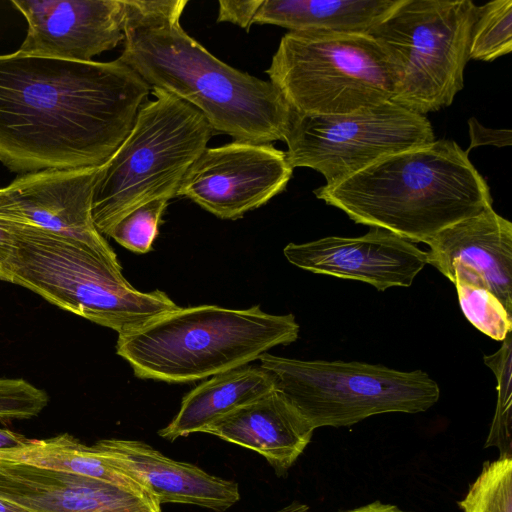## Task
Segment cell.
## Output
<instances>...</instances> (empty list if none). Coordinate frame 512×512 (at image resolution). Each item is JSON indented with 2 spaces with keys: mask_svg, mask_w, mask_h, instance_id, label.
<instances>
[{
  "mask_svg": "<svg viewBox=\"0 0 512 512\" xmlns=\"http://www.w3.org/2000/svg\"><path fill=\"white\" fill-rule=\"evenodd\" d=\"M100 167L43 170L19 175L0 188V216L79 241L121 266L91 214Z\"/></svg>",
  "mask_w": 512,
  "mask_h": 512,
  "instance_id": "cell-12",
  "label": "cell"
},
{
  "mask_svg": "<svg viewBox=\"0 0 512 512\" xmlns=\"http://www.w3.org/2000/svg\"><path fill=\"white\" fill-rule=\"evenodd\" d=\"M355 223L388 230L412 243L492 207L490 187L455 142L384 157L332 185L314 190Z\"/></svg>",
  "mask_w": 512,
  "mask_h": 512,
  "instance_id": "cell-3",
  "label": "cell"
},
{
  "mask_svg": "<svg viewBox=\"0 0 512 512\" xmlns=\"http://www.w3.org/2000/svg\"><path fill=\"white\" fill-rule=\"evenodd\" d=\"M478 6L470 0H402L370 33L392 58V102L425 115L452 104L464 70Z\"/></svg>",
  "mask_w": 512,
  "mask_h": 512,
  "instance_id": "cell-9",
  "label": "cell"
},
{
  "mask_svg": "<svg viewBox=\"0 0 512 512\" xmlns=\"http://www.w3.org/2000/svg\"><path fill=\"white\" fill-rule=\"evenodd\" d=\"M434 140L425 115L388 101L341 115L292 111L285 153L293 169L311 168L332 185L384 157Z\"/></svg>",
  "mask_w": 512,
  "mask_h": 512,
  "instance_id": "cell-10",
  "label": "cell"
},
{
  "mask_svg": "<svg viewBox=\"0 0 512 512\" xmlns=\"http://www.w3.org/2000/svg\"><path fill=\"white\" fill-rule=\"evenodd\" d=\"M402 0H263L253 24L290 31L369 34Z\"/></svg>",
  "mask_w": 512,
  "mask_h": 512,
  "instance_id": "cell-20",
  "label": "cell"
},
{
  "mask_svg": "<svg viewBox=\"0 0 512 512\" xmlns=\"http://www.w3.org/2000/svg\"><path fill=\"white\" fill-rule=\"evenodd\" d=\"M293 174L272 144L233 141L206 148L183 176V196L218 218L236 220L285 190Z\"/></svg>",
  "mask_w": 512,
  "mask_h": 512,
  "instance_id": "cell-11",
  "label": "cell"
},
{
  "mask_svg": "<svg viewBox=\"0 0 512 512\" xmlns=\"http://www.w3.org/2000/svg\"><path fill=\"white\" fill-rule=\"evenodd\" d=\"M512 50V0H495L478 6L472 27L468 58L493 61Z\"/></svg>",
  "mask_w": 512,
  "mask_h": 512,
  "instance_id": "cell-21",
  "label": "cell"
},
{
  "mask_svg": "<svg viewBox=\"0 0 512 512\" xmlns=\"http://www.w3.org/2000/svg\"><path fill=\"white\" fill-rule=\"evenodd\" d=\"M150 89L119 59L0 54V162L20 175L100 167Z\"/></svg>",
  "mask_w": 512,
  "mask_h": 512,
  "instance_id": "cell-1",
  "label": "cell"
},
{
  "mask_svg": "<svg viewBox=\"0 0 512 512\" xmlns=\"http://www.w3.org/2000/svg\"><path fill=\"white\" fill-rule=\"evenodd\" d=\"M20 221L0 216V274L4 281V272L12 252L14 230Z\"/></svg>",
  "mask_w": 512,
  "mask_h": 512,
  "instance_id": "cell-29",
  "label": "cell"
},
{
  "mask_svg": "<svg viewBox=\"0 0 512 512\" xmlns=\"http://www.w3.org/2000/svg\"><path fill=\"white\" fill-rule=\"evenodd\" d=\"M0 281H2V277H1V274H0Z\"/></svg>",
  "mask_w": 512,
  "mask_h": 512,
  "instance_id": "cell-33",
  "label": "cell"
},
{
  "mask_svg": "<svg viewBox=\"0 0 512 512\" xmlns=\"http://www.w3.org/2000/svg\"><path fill=\"white\" fill-rule=\"evenodd\" d=\"M470 145L465 150L469 151L475 147L483 145H493L497 147L510 146L512 135L510 129H492L486 128L480 124L475 117L468 120Z\"/></svg>",
  "mask_w": 512,
  "mask_h": 512,
  "instance_id": "cell-28",
  "label": "cell"
},
{
  "mask_svg": "<svg viewBox=\"0 0 512 512\" xmlns=\"http://www.w3.org/2000/svg\"><path fill=\"white\" fill-rule=\"evenodd\" d=\"M142 104L133 127L101 166L91 214L101 235L126 213L158 197H176L191 164L207 148L214 131L193 106L161 89Z\"/></svg>",
  "mask_w": 512,
  "mask_h": 512,
  "instance_id": "cell-6",
  "label": "cell"
},
{
  "mask_svg": "<svg viewBox=\"0 0 512 512\" xmlns=\"http://www.w3.org/2000/svg\"><path fill=\"white\" fill-rule=\"evenodd\" d=\"M315 430L276 389L208 425L202 432L253 450L284 474Z\"/></svg>",
  "mask_w": 512,
  "mask_h": 512,
  "instance_id": "cell-18",
  "label": "cell"
},
{
  "mask_svg": "<svg viewBox=\"0 0 512 512\" xmlns=\"http://www.w3.org/2000/svg\"><path fill=\"white\" fill-rule=\"evenodd\" d=\"M49 402L47 393L23 379L0 378V420L30 419Z\"/></svg>",
  "mask_w": 512,
  "mask_h": 512,
  "instance_id": "cell-26",
  "label": "cell"
},
{
  "mask_svg": "<svg viewBox=\"0 0 512 512\" xmlns=\"http://www.w3.org/2000/svg\"><path fill=\"white\" fill-rule=\"evenodd\" d=\"M170 199L162 196L134 208L110 228L107 236L134 253L150 252Z\"/></svg>",
  "mask_w": 512,
  "mask_h": 512,
  "instance_id": "cell-25",
  "label": "cell"
},
{
  "mask_svg": "<svg viewBox=\"0 0 512 512\" xmlns=\"http://www.w3.org/2000/svg\"><path fill=\"white\" fill-rule=\"evenodd\" d=\"M0 512H29L28 510L15 505L9 501L0 499Z\"/></svg>",
  "mask_w": 512,
  "mask_h": 512,
  "instance_id": "cell-32",
  "label": "cell"
},
{
  "mask_svg": "<svg viewBox=\"0 0 512 512\" xmlns=\"http://www.w3.org/2000/svg\"><path fill=\"white\" fill-rule=\"evenodd\" d=\"M277 512H310L309 507L306 504L294 502L291 503ZM343 512H409L400 509L394 504H387L381 501H374L372 503L350 509Z\"/></svg>",
  "mask_w": 512,
  "mask_h": 512,
  "instance_id": "cell-30",
  "label": "cell"
},
{
  "mask_svg": "<svg viewBox=\"0 0 512 512\" xmlns=\"http://www.w3.org/2000/svg\"><path fill=\"white\" fill-rule=\"evenodd\" d=\"M4 281L108 327L133 331L178 308L163 291L141 292L114 265L79 241L18 222Z\"/></svg>",
  "mask_w": 512,
  "mask_h": 512,
  "instance_id": "cell-5",
  "label": "cell"
},
{
  "mask_svg": "<svg viewBox=\"0 0 512 512\" xmlns=\"http://www.w3.org/2000/svg\"><path fill=\"white\" fill-rule=\"evenodd\" d=\"M95 445L114 467L160 504H192L224 512L239 501L234 481L168 458L142 441L104 439Z\"/></svg>",
  "mask_w": 512,
  "mask_h": 512,
  "instance_id": "cell-17",
  "label": "cell"
},
{
  "mask_svg": "<svg viewBox=\"0 0 512 512\" xmlns=\"http://www.w3.org/2000/svg\"><path fill=\"white\" fill-rule=\"evenodd\" d=\"M458 506L463 512H512V458L485 462Z\"/></svg>",
  "mask_w": 512,
  "mask_h": 512,
  "instance_id": "cell-22",
  "label": "cell"
},
{
  "mask_svg": "<svg viewBox=\"0 0 512 512\" xmlns=\"http://www.w3.org/2000/svg\"><path fill=\"white\" fill-rule=\"evenodd\" d=\"M464 316L478 330L503 341L512 330V314L489 290L463 282L454 283Z\"/></svg>",
  "mask_w": 512,
  "mask_h": 512,
  "instance_id": "cell-24",
  "label": "cell"
},
{
  "mask_svg": "<svg viewBox=\"0 0 512 512\" xmlns=\"http://www.w3.org/2000/svg\"><path fill=\"white\" fill-rule=\"evenodd\" d=\"M274 389L272 376L261 366L245 365L214 375L183 397L178 413L158 433L174 441L202 432L217 419Z\"/></svg>",
  "mask_w": 512,
  "mask_h": 512,
  "instance_id": "cell-19",
  "label": "cell"
},
{
  "mask_svg": "<svg viewBox=\"0 0 512 512\" xmlns=\"http://www.w3.org/2000/svg\"><path fill=\"white\" fill-rule=\"evenodd\" d=\"M283 253L298 268L362 281L378 291L411 286L427 264L426 252L378 227H371L358 237L329 236L302 244L289 243Z\"/></svg>",
  "mask_w": 512,
  "mask_h": 512,
  "instance_id": "cell-14",
  "label": "cell"
},
{
  "mask_svg": "<svg viewBox=\"0 0 512 512\" xmlns=\"http://www.w3.org/2000/svg\"><path fill=\"white\" fill-rule=\"evenodd\" d=\"M427 264L453 283L493 293L512 314V223L488 208L441 230L425 242Z\"/></svg>",
  "mask_w": 512,
  "mask_h": 512,
  "instance_id": "cell-15",
  "label": "cell"
},
{
  "mask_svg": "<svg viewBox=\"0 0 512 512\" xmlns=\"http://www.w3.org/2000/svg\"><path fill=\"white\" fill-rule=\"evenodd\" d=\"M260 366L314 429L346 427L383 413H420L440 397L425 372L399 371L378 364L299 360L263 353Z\"/></svg>",
  "mask_w": 512,
  "mask_h": 512,
  "instance_id": "cell-8",
  "label": "cell"
},
{
  "mask_svg": "<svg viewBox=\"0 0 512 512\" xmlns=\"http://www.w3.org/2000/svg\"><path fill=\"white\" fill-rule=\"evenodd\" d=\"M123 50L118 58L150 88L196 108L214 133L234 141H285L292 110L270 81L217 59L180 24L187 0H124Z\"/></svg>",
  "mask_w": 512,
  "mask_h": 512,
  "instance_id": "cell-2",
  "label": "cell"
},
{
  "mask_svg": "<svg viewBox=\"0 0 512 512\" xmlns=\"http://www.w3.org/2000/svg\"><path fill=\"white\" fill-rule=\"evenodd\" d=\"M503 342L498 352L484 358L498 381L497 405L485 447H496L499 450V457L512 458L511 332Z\"/></svg>",
  "mask_w": 512,
  "mask_h": 512,
  "instance_id": "cell-23",
  "label": "cell"
},
{
  "mask_svg": "<svg viewBox=\"0 0 512 512\" xmlns=\"http://www.w3.org/2000/svg\"><path fill=\"white\" fill-rule=\"evenodd\" d=\"M0 499L29 512H161V504L145 492L5 459H0Z\"/></svg>",
  "mask_w": 512,
  "mask_h": 512,
  "instance_id": "cell-16",
  "label": "cell"
},
{
  "mask_svg": "<svg viewBox=\"0 0 512 512\" xmlns=\"http://www.w3.org/2000/svg\"><path fill=\"white\" fill-rule=\"evenodd\" d=\"M28 440L24 435L0 428V451L18 448Z\"/></svg>",
  "mask_w": 512,
  "mask_h": 512,
  "instance_id": "cell-31",
  "label": "cell"
},
{
  "mask_svg": "<svg viewBox=\"0 0 512 512\" xmlns=\"http://www.w3.org/2000/svg\"><path fill=\"white\" fill-rule=\"evenodd\" d=\"M28 29L18 51L89 62L124 38V0H11Z\"/></svg>",
  "mask_w": 512,
  "mask_h": 512,
  "instance_id": "cell-13",
  "label": "cell"
},
{
  "mask_svg": "<svg viewBox=\"0 0 512 512\" xmlns=\"http://www.w3.org/2000/svg\"><path fill=\"white\" fill-rule=\"evenodd\" d=\"M291 110L341 115L391 101L394 62L369 34L289 31L266 70Z\"/></svg>",
  "mask_w": 512,
  "mask_h": 512,
  "instance_id": "cell-7",
  "label": "cell"
},
{
  "mask_svg": "<svg viewBox=\"0 0 512 512\" xmlns=\"http://www.w3.org/2000/svg\"><path fill=\"white\" fill-rule=\"evenodd\" d=\"M263 0H220L217 22H230L249 30Z\"/></svg>",
  "mask_w": 512,
  "mask_h": 512,
  "instance_id": "cell-27",
  "label": "cell"
},
{
  "mask_svg": "<svg viewBox=\"0 0 512 512\" xmlns=\"http://www.w3.org/2000/svg\"><path fill=\"white\" fill-rule=\"evenodd\" d=\"M298 334L292 314H268L260 306L178 307L119 334L116 353L139 378L185 383L245 366Z\"/></svg>",
  "mask_w": 512,
  "mask_h": 512,
  "instance_id": "cell-4",
  "label": "cell"
}]
</instances>
